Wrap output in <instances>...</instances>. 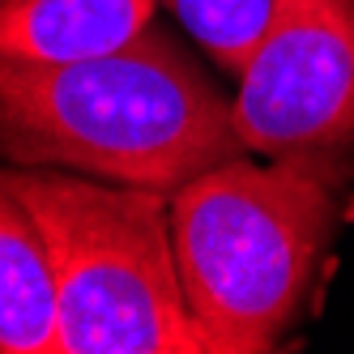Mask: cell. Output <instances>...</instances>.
Instances as JSON below:
<instances>
[{
    "label": "cell",
    "mask_w": 354,
    "mask_h": 354,
    "mask_svg": "<svg viewBox=\"0 0 354 354\" xmlns=\"http://www.w3.org/2000/svg\"><path fill=\"white\" fill-rule=\"evenodd\" d=\"M0 154L175 192L243 154L235 107L154 21L82 60L0 52Z\"/></svg>",
    "instance_id": "obj_1"
},
{
    "label": "cell",
    "mask_w": 354,
    "mask_h": 354,
    "mask_svg": "<svg viewBox=\"0 0 354 354\" xmlns=\"http://www.w3.org/2000/svg\"><path fill=\"white\" fill-rule=\"evenodd\" d=\"M333 231L328 180L239 158L171 192V243L209 354L269 350L299 312Z\"/></svg>",
    "instance_id": "obj_2"
},
{
    "label": "cell",
    "mask_w": 354,
    "mask_h": 354,
    "mask_svg": "<svg viewBox=\"0 0 354 354\" xmlns=\"http://www.w3.org/2000/svg\"><path fill=\"white\" fill-rule=\"evenodd\" d=\"M5 180L52 261L60 354H209L167 235V192L30 167Z\"/></svg>",
    "instance_id": "obj_3"
},
{
    "label": "cell",
    "mask_w": 354,
    "mask_h": 354,
    "mask_svg": "<svg viewBox=\"0 0 354 354\" xmlns=\"http://www.w3.org/2000/svg\"><path fill=\"white\" fill-rule=\"evenodd\" d=\"M231 107L243 149L333 180L354 149V0H277Z\"/></svg>",
    "instance_id": "obj_4"
},
{
    "label": "cell",
    "mask_w": 354,
    "mask_h": 354,
    "mask_svg": "<svg viewBox=\"0 0 354 354\" xmlns=\"http://www.w3.org/2000/svg\"><path fill=\"white\" fill-rule=\"evenodd\" d=\"M154 17V0H0V52L82 60L129 47Z\"/></svg>",
    "instance_id": "obj_5"
},
{
    "label": "cell",
    "mask_w": 354,
    "mask_h": 354,
    "mask_svg": "<svg viewBox=\"0 0 354 354\" xmlns=\"http://www.w3.org/2000/svg\"><path fill=\"white\" fill-rule=\"evenodd\" d=\"M0 354H60L43 235L0 171Z\"/></svg>",
    "instance_id": "obj_6"
},
{
    "label": "cell",
    "mask_w": 354,
    "mask_h": 354,
    "mask_svg": "<svg viewBox=\"0 0 354 354\" xmlns=\"http://www.w3.org/2000/svg\"><path fill=\"white\" fill-rule=\"evenodd\" d=\"M180 17V26L214 56L218 68L243 73L248 56L273 17L277 0H162Z\"/></svg>",
    "instance_id": "obj_7"
}]
</instances>
